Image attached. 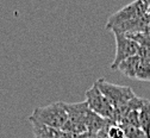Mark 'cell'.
Instances as JSON below:
<instances>
[{
	"label": "cell",
	"instance_id": "8992f818",
	"mask_svg": "<svg viewBox=\"0 0 150 138\" xmlns=\"http://www.w3.org/2000/svg\"><path fill=\"white\" fill-rule=\"evenodd\" d=\"M115 38H116V57L111 64V69H117V67L122 61L126 60V58L131 56L138 55V50H139V45L126 35L115 33Z\"/></svg>",
	"mask_w": 150,
	"mask_h": 138
},
{
	"label": "cell",
	"instance_id": "30bf717a",
	"mask_svg": "<svg viewBox=\"0 0 150 138\" xmlns=\"http://www.w3.org/2000/svg\"><path fill=\"white\" fill-rule=\"evenodd\" d=\"M135 80L150 82V62H144V61L141 62L135 76Z\"/></svg>",
	"mask_w": 150,
	"mask_h": 138
},
{
	"label": "cell",
	"instance_id": "52a82bcc",
	"mask_svg": "<svg viewBox=\"0 0 150 138\" xmlns=\"http://www.w3.org/2000/svg\"><path fill=\"white\" fill-rule=\"evenodd\" d=\"M110 123H112V120L110 119H105V118L98 115L97 113L92 112L91 110L87 112L86 114V130L88 133L97 136L101 130H104Z\"/></svg>",
	"mask_w": 150,
	"mask_h": 138
},
{
	"label": "cell",
	"instance_id": "5b68a950",
	"mask_svg": "<svg viewBox=\"0 0 150 138\" xmlns=\"http://www.w3.org/2000/svg\"><path fill=\"white\" fill-rule=\"evenodd\" d=\"M145 14H148V11H146L145 6L143 5V3L141 1V0H136V1L123 7L122 10L117 11L115 14H112L108 19L107 24H106V28L108 30H112L118 25L132 22V21H135V19H138V18L145 16Z\"/></svg>",
	"mask_w": 150,
	"mask_h": 138
},
{
	"label": "cell",
	"instance_id": "6da1fadb",
	"mask_svg": "<svg viewBox=\"0 0 150 138\" xmlns=\"http://www.w3.org/2000/svg\"><path fill=\"white\" fill-rule=\"evenodd\" d=\"M30 122H36L51 129L61 130L68 119L66 103H52L47 106H40L33 110Z\"/></svg>",
	"mask_w": 150,
	"mask_h": 138
},
{
	"label": "cell",
	"instance_id": "5bb4252c",
	"mask_svg": "<svg viewBox=\"0 0 150 138\" xmlns=\"http://www.w3.org/2000/svg\"><path fill=\"white\" fill-rule=\"evenodd\" d=\"M137 138H150V137H149V136H146L143 131H141V133L138 134V137H137Z\"/></svg>",
	"mask_w": 150,
	"mask_h": 138
},
{
	"label": "cell",
	"instance_id": "277c9868",
	"mask_svg": "<svg viewBox=\"0 0 150 138\" xmlns=\"http://www.w3.org/2000/svg\"><path fill=\"white\" fill-rule=\"evenodd\" d=\"M85 96H86L85 101L92 112L97 113L98 115L105 118V119L112 120L115 110L96 84H93V86L86 91Z\"/></svg>",
	"mask_w": 150,
	"mask_h": 138
},
{
	"label": "cell",
	"instance_id": "3957f363",
	"mask_svg": "<svg viewBox=\"0 0 150 138\" xmlns=\"http://www.w3.org/2000/svg\"><path fill=\"white\" fill-rule=\"evenodd\" d=\"M68 119L61 131L63 132H71L76 134L86 133V114L89 111L86 101L82 103H75V104H66Z\"/></svg>",
	"mask_w": 150,
	"mask_h": 138
},
{
	"label": "cell",
	"instance_id": "ba28073f",
	"mask_svg": "<svg viewBox=\"0 0 150 138\" xmlns=\"http://www.w3.org/2000/svg\"><path fill=\"white\" fill-rule=\"evenodd\" d=\"M141 62H142V58L138 55L131 56V57L126 58V60L122 61L119 63V66L117 67V69L120 73H123L126 77L134 79V80H135V76H136V73H137V69H138Z\"/></svg>",
	"mask_w": 150,
	"mask_h": 138
},
{
	"label": "cell",
	"instance_id": "9c48e42d",
	"mask_svg": "<svg viewBox=\"0 0 150 138\" xmlns=\"http://www.w3.org/2000/svg\"><path fill=\"white\" fill-rule=\"evenodd\" d=\"M139 117V129L150 137V101L143 99L142 106L138 111Z\"/></svg>",
	"mask_w": 150,
	"mask_h": 138
},
{
	"label": "cell",
	"instance_id": "9a60e30c",
	"mask_svg": "<svg viewBox=\"0 0 150 138\" xmlns=\"http://www.w3.org/2000/svg\"><path fill=\"white\" fill-rule=\"evenodd\" d=\"M97 138H106V137H105V136H104L101 132H99V133L97 134Z\"/></svg>",
	"mask_w": 150,
	"mask_h": 138
},
{
	"label": "cell",
	"instance_id": "7a4b0ae2",
	"mask_svg": "<svg viewBox=\"0 0 150 138\" xmlns=\"http://www.w3.org/2000/svg\"><path fill=\"white\" fill-rule=\"evenodd\" d=\"M94 84L98 86L100 92L105 95V98L112 105L113 110L125 105L127 101H130L131 99H134L136 96V94L130 87L111 84V82L106 81L105 79H99Z\"/></svg>",
	"mask_w": 150,
	"mask_h": 138
},
{
	"label": "cell",
	"instance_id": "4fadbf2b",
	"mask_svg": "<svg viewBox=\"0 0 150 138\" xmlns=\"http://www.w3.org/2000/svg\"><path fill=\"white\" fill-rule=\"evenodd\" d=\"M141 1L143 3V5L145 6L148 13H150V0H141Z\"/></svg>",
	"mask_w": 150,
	"mask_h": 138
},
{
	"label": "cell",
	"instance_id": "7c38bea8",
	"mask_svg": "<svg viewBox=\"0 0 150 138\" xmlns=\"http://www.w3.org/2000/svg\"><path fill=\"white\" fill-rule=\"evenodd\" d=\"M122 130L124 131V134H125V138H137L138 134L141 133V129L138 127H135V126H131V125H127V124H118Z\"/></svg>",
	"mask_w": 150,
	"mask_h": 138
},
{
	"label": "cell",
	"instance_id": "8fae6325",
	"mask_svg": "<svg viewBox=\"0 0 150 138\" xmlns=\"http://www.w3.org/2000/svg\"><path fill=\"white\" fill-rule=\"evenodd\" d=\"M138 111L139 110H134V111H130L123 119L118 123V124H127L131 126H135L139 129V117H138Z\"/></svg>",
	"mask_w": 150,
	"mask_h": 138
}]
</instances>
